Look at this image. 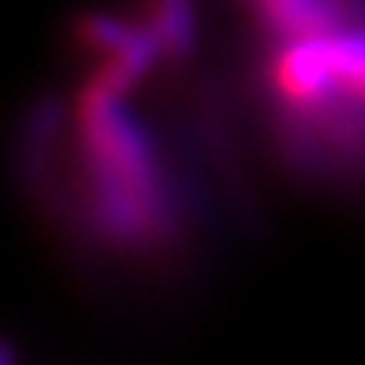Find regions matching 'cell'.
Returning a JSON list of instances; mask_svg holds the SVG:
<instances>
[{
  "label": "cell",
  "mask_w": 365,
  "mask_h": 365,
  "mask_svg": "<svg viewBox=\"0 0 365 365\" xmlns=\"http://www.w3.org/2000/svg\"><path fill=\"white\" fill-rule=\"evenodd\" d=\"M326 55L332 71L335 113L319 131V140L344 143L353 134L350 122L365 119V25H347L326 34Z\"/></svg>",
  "instance_id": "cell-1"
},
{
  "label": "cell",
  "mask_w": 365,
  "mask_h": 365,
  "mask_svg": "<svg viewBox=\"0 0 365 365\" xmlns=\"http://www.w3.org/2000/svg\"><path fill=\"white\" fill-rule=\"evenodd\" d=\"M165 55L186 58L195 49V9L192 0H153V21Z\"/></svg>",
  "instance_id": "cell-2"
}]
</instances>
